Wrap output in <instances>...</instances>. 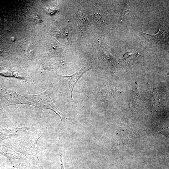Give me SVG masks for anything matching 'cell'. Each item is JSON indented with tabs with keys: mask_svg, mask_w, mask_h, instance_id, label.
Listing matches in <instances>:
<instances>
[{
	"mask_svg": "<svg viewBox=\"0 0 169 169\" xmlns=\"http://www.w3.org/2000/svg\"><path fill=\"white\" fill-rule=\"evenodd\" d=\"M43 134L36 133L23 137L12 138L2 145L24 156L30 162L35 166H41L37 152V145Z\"/></svg>",
	"mask_w": 169,
	"mask_h": 169,
	"instance_id": "7a4b0ae2",
	"label": "cell"
},
{
	"mask_svg": "<svg viewBox=\"0 0 169 169\" xmlns=\"http://www.w3.org/2000/svg\"><path fill=\"white\" fill-rule=\"evenodd\" d=\"M138 54L137 53V52H136V53H132L129 52H127L124 55L123 59H125L132 56H133V55L135 56Z\"/></svg>",
	"mask_w": 169,
	"mask_h": 169,
	"instance_id": "ba28073f",
	"label": "cell"
},
{
	"mask_svg": "<svg viewBox=\"0 0 169 169\" xmlns=\"http://www.w3.org/2000/svg\"><path fill=\"white\" fill-rule=\"evenodd\" d=\"M33 19L34 22L40 23L41 22V19L39 17L38 15H34L33 17Z\"/></svg>",
	"mask_w": 169,
	"mask_h": 169,
	"instance_id": "30bf717a",
	"label": "cell"
},
{
	"mask_svg": "<svg viewBox=\"0 0 169 169\" xmlns=\"http://www.w3.org/2000/svg\"><path fill=\"white\" fill-rule=\"evenodd\" d=\"M1 94L3 100L7 105L16 104H27L39 108L44 111L45 109L50 110L61 119L64 115L57 109L50 97L48 90L35 95H21L13 90L2 89Z\"/></svg>",
	"mask_w": 169,
	"mask_h": 169,
	"instance_id": "6da1fadb",
	"label": "cell"
},
{
	"mask_svg": "<svg viewBox=\"0 0 169 169\" xmlns=\"http://www.w3.org/2000/svg\"><path fill=\"white\" fill-rule=\"evenodd\" d=\"M0 113L3 115H5V112L3 109L0 102Z\"/></svg>",
	"mask_w": 169,
	"mask_h": 169,
	"instance_id": "7c38bea8",
	"label": "cell"
},
{
	"mask_svg": "<svg viewBox=\"0 0 169 169\" xmlns=\"http://www.w3.org/2000/svg\"><path fill=\"white\" fill-rule=\"evenodd\" d=\"M0 154L6 157L11 164L16 162H28L26 158L21 153L0 144Z\"/></svg>",
	"mask_w": 169,
	"mask_h": 169,
	"instance_id": "5b68a950",
	"label": "cell"
},
{
	"mask_svg": "<svg viewBox=\"0 0 169 169\" xmlns=\"http://www.w3.org/2000/svg\"><path fill=\"white\" fill-rule=\"evenodd\" d=\"M11 164V169H24L25 163L21 162H16Z\"/></svg>",
	"mask_w": 169,
	"mask_h": 169,
	"instance_id": "52a82bcc",
	"label": "cell"
},
{
	"mask_svg": "<svg viewBox=\"0 0 169 169\" xmlns=\"http://www.w3.org/2000/svg\"><path fill=\"white\" fill-rule=\"evenodd\" d=\"M33 126L17 125L13 123L0 125V144L4 140L23 137L38 132Z\"/></svg>",
	"mask_w": 169,
	"mask_h": 169,
	"instance_id": "3957f363",
	"label": "cell"
},
{
	"mask_svg": "<svg viewBox=\"0 0 169 169\" xmlns=\"http://www.w3.org/2000/svg\"><path fill=\"white\" fill-rule=\"evenodd\" d=\"M92 68V65L87 61L79 70L71 75L69 76L59 75L58 76L59 79L64 85L68 96L71 100H73L72 94L77 81L83 74Z\"/></svg>",
	"mask_w": 169,
	"mask_h": 169,
	"instance_id": "277c9868",
	"label": "cell"
},
{
	"mask_svg": "<svg viewBox=\"0 0 169 169\" xmlns=\"http://www.w3.org/2000/svg\"><path fill=\"white\" fill-rule=\"evenodd\" d=\"M59 159L60 160V167H61V169H64L63 161V156L62 155H61V154L60 153V151H59Z\"/></svg>",
	"mask_w": 169,
	"mask_h": 169,
	"instance_id": "8fae6325",
	"label": "cell"
},
{
	"mask_svg": "<svg viewBox=\"0 0 169 169\" xmlns=\"http://www.w3.org/2000/svg\"><path fill=\"white\" fill-rule=\"evenodd\" d=\"M130 9L128 6H126L125 7L122 13V16H124L127 13H130Z\"/></svg>",
	"mask_w": 169,
	"mask_h": 169,
	"instance_id": "9c48e42d",
	"label": "cell"
},
{
	"mask_svg": "<svg viewBox=\"0 0 169 169\" xmlns=\"http://www.w3.org/2000/svg\"><path fill=\"white\" fill-rule=\"evenodd\" d=\"M145 33L153 37L159 42H163L166 39V36L163 31V28L160 27L158 32L155 34Z\"/></svg>",
	"mask_w": 169,
	"mask_h": 169,
	"instance_id": "8992f818",
	"label": "cell"
}]
</instances>
